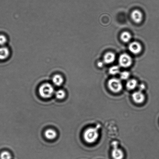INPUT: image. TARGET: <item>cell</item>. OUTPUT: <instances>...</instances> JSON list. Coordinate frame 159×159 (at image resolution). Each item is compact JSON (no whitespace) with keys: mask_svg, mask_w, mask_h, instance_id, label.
I'll return each mask as SVG.
<instances>
[{"mask_svg":"<svg viewBox=\"0 0 159 159\" xmlns=\"http://www.w3.org/2000/svg\"><path fill=\"white\" fill-rule=\"evenodd\" d=\"M64 78L62 76L59 74L55 75L52 78V82L56 86H60L64 82Z\"/></svg>","mask_w":159,"mask_h":159,"instance_id":"cell-10","label":"cell"},{"mask_svg":"<svg viewBox=\"0 0 159 159\" xmlns=\"http://www.w3.org/2000/svg\"><path fill=\"white\" fill-rule=\"evenodd\" d=\"M121 40L125 42H129L131 38V35L130 33L127 32H123L121 34Z\"/></svg>","mask_w":159,"mask_h":159,"instance_id":"cell-14","label":"cell"},{"mask_svg":"<svg viewBox=\"0 0 159 159\" xmlns=\"http://www.w3.org/2000/svg\"><path fill=\"white\" fill-rule=\"evenodd\" d=\"M39 93L43 98H50L55 93L54 88L52 84L45 83L43 84L39 88Z\"/></svg>","mask_w":159,"mask_h":159,"instance_id":"cell-2","label":"cell"},{"mask_svg":"<svg viewBox=\"0 0 159 159\" xmlns=\"http://www.w3.org/2000/svg\"><path fill=\"white\" fill-rule=\"evenodd\" d=\"M108 86L110 90L114 93H119L122 88L121 81L116 78L110 79L108 82Z\"/></svg>","mask_w":159,"mask_h":159,"instance_id":"cell-3","label":"cell"},{"mask_svg":"<svg viewBox=\"0 0 159 159\" xmlns=\"http://www.w3.org/2000/svg\"><path fill=\"white\" fill-rule=\"evenodd\" d=\"M44 135L48 139L53 140L56 138L57 136V133L54 130L49 129L47 130L44 132Z\"/></svg>","mask_w":159,"mask_h":159,"instance_id":"cell-11","label":"cell"},{"mask_svg":"<svg viewBox=\"0 0 159 159\" xmlns=\"http://www.w3.org/2000/svg\"><path fill=\"white\" fill-rule=\"evenodd\" d=\"M119 62L121 66L124 68H127L132 65V59L129 55L123 54L120 56Z\"/></svg>","mask_w":159,"mask_h":159,"instance_id":"cell-4","label":"cell"},{"mask_svg":"<svg viewBox=\"0 0 159 159\" xmlns=\"http://www.w3.org/2000/svg\"><path fill=\"white\" fill-rule=\"evenodd\" d=\"M9 50L7 47L2 46L0 47V60H5L9 57Z\"/></svg>","mask_w":159,"mask_h":159,"instance_id":"cell-9","label":"cell"},{"mask_svg":"<svg viewBox=\"0 0 159 159\" xmlns=\"http://www.w3.org/2000/svg\"><path fill=\"white\" fill-rule=\"evenodd\" d=\"M132 97L133 101L137 104L142 103L145 99V95L140 90L134 92L132 95Z\"/></svg>","mask_w":159,"mask_h":159,"instance_id":"cell-5","label":"cell"},{"mask_svg":"<svg viewBox=\"0 0 159 159\" xmlns=\"http://www.w3.org/2000/svg\"><path fill=\"white\" fill-rule=\"evenodd\" d=\"M137 85V81L135 79L129 80L126 84V87L129 90H132L135 89Z\"/></svg>","mask_w":159,"mask_h":159,"instance_id":"cell-13","label":"cell"},{"mask_svg":"<svg viewBox=\"0 0 159 159\" xmlns=\"http://www.w3.org/2000/svg\"><path fill=\"white\" fill-rule=\"evenodd\" d=\"M131 17L133 21L136 23H140L142 20V14L139 11L135 10L132 12Z\"/></svg>","mask_w":159,"mask_h":159,"instance_id":"cell-7","label":"cell"},{"mask_svg":"<svg viewBox=\"0 0 159 159\" xmlns=\"http://www.w3.org/2000/svg\"><path fill=\"white\" fill-rule=\"evenodd\" d=\"M1 159H12V156L11 154L8 151H3L0 155Z\"/></svg>","mask_w":159,"mask_h":159,"instance_id":"cell-17","label":"cell"},{"mask_svg":"<svg viewBox=\"0 0 159 159\" xmlns=\"http://www.w3.org/2000/svg\"><path fill=\"white\" fill-rule=\"evenodd\" d=\"M7 41L6 36L2 35H0V45L1 46H3L5 44H6Z\"/></svg>","mask_w":159,"mask_h":159,"instance_id":"cell-19","label":"cell"},{"mask_svg":"<svg viewBox=\"0 0 159 159\" xmlns=\"http://www.w3.org/2000/svg\"><path fill=\"white\" fill-rule=\"evenodd\" d=\"M115 59V54L111 52H109L105 54L103 60L105 63L110 64L112 63Z\"/></svg>","mask_w":159,"mask_h":159,"instance_id":"cell-12","label":"cell"},{"mask_svg":"<svg viewBox=\"0 0 159 159\" xmlns=\"http://www.w3.org/2000/svg\"><path fill=\"white\" fill-rule=\"evenodd\" d=\"M119 72V68L117 66L111 67L109 70L110 74L112 75H116L118 74Z\"/></svg>","mask_w":159,"mask_h":159,"instance_id":"cell-16","label":"cell"},{"mask_svg":"<svg viewBox=\"0 0 159 159\" xmlns=\"http://www.w3.org/2000/svg\"><path fill=\"white\" fill-rule=\"evenodd\" d=\"M112 156L114 159H122L124 157V154L120 149L114 147L112 152Z\"/></svg>","mask_w":159,"mask_h":159,"instance_id":"cell-8","label":"cell"},{"mask_svg":"<svg viewBox=\"0 0 159 159\" xmlns=\"http://www.w3.org/2000/svg\"><path fill=\"white\" fill-rule=\"evenodd\" d=\"M129 50L134 54H138L142 50V46L139 43L136 42H132L129 45Z\"/></svg>","mask_w":159,"mask_h":159,"instance_id":"cell-6","label":"cell"},{"mask_svg":"<svg viewBox=\"0 0 159 159\" xmlns=\"http://www.w3.org/2000/svg\"><path fill=\"white\" fill-rule=\"evenodd\" d=\"M98 66L100 67H102L103 66V63H102V62L98 63Z\"/></svg>","mask_w":159,"mask_h":159,"instance_id":"cell-20","label":"cell"},{"mask_svg":"<svg viewBox=\"0 0 159 159\" xmlns=\"http://www.w3.org/2000/svg\"><path fill=\"white\" fill-rule=\"evenodd\" d=\"M130 76V73L129 72L125 71L122 72L120 74V78L123 80H127Z\"/></svg>","mask_w":159,"mask_h":159,"instance_id":"cell-18","label":"cell"},{"mask_svg":"<svg viewBox=\"0 0 159 159\" xmlns=\"http://www.w3.org/2000/svg\"><path fill=\"white\" fill-rule=\"evenodd\" d=\"M99 136L97 130L96 128L91 127L88 128L85 131L83 137L86 142L92 144L97 140Z\"/></svg>","mask_w":159,"mask_h":159,"instance_id":"cell-1","label":"cell"},{"mask_svg":"<svg viewBox=\"0 0 159 159\" xmlns=\"http://www.w3.org/2000/svg\"><path fill=\"white\" fill-rule=\"evenodd\" d=\"M55 96L59 99H62L65 96V93L64 90H59L55 93Z\"/></svg>","mask_w":159,"mask_h":159,"instance_id":"cell-15","label":"cell"}]
</instances>
